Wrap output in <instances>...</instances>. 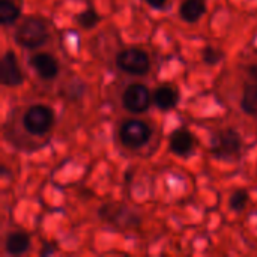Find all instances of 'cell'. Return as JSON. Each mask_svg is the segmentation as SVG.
<instances>
[{
    "label": "cell",
    "mask_w": 257,
    "mask_h": 257,
    "mask_svg": "<svg viewBox=\"0 0 257 257\" xmlns=\"http://www.w3.org/2000/svg\"><path fill=\"white\" fill-rule=\"evenodd\" d=\"M146 5H149L152 9H164L169 0H145Z\"/></svg>",
    "instance_id": "obj_20"
},
{
    "label": "cell",
    "mask_w": 257,
    "mask_h": 257,
    "mask_svg": "<svg viewBox=\"0 0 257 257\" xmlns=\"http://www.w3.org/2000/svg\"><path fill=\"white\" fill-rule=\"evenodd\" d=\"M56 251V248L51 244H44V248L41 250V256H47V254H53Z\"/></svg>",
    "instance_id": "obj_22"
},
{
    "label": "cell",
    "mask_w": 257,
    "mask_h": 257,
    "mask_svg": "<svg viewBox=\"0 0 257 257\" xmlns=\"http://www.w3.org/2000/svg\"><path fill=\"white\" fill-rule=\"evenodd\" d=\"M179 99H181L179 90L175 86L169 84V83L160 84L154 90V93H152V102L161 111H170V110H173L179 104Z\"/></svg>",
    "instance_id": "obj_11"
},
{
    "label": "cell",
    "mask_w": 257,
    "mask_h": 257,
    "mask_svg": "<svg viewBox=\"0 0 257 257\" xmlns=\"http://www.w3.org/2000/svg\"><path fill=\"white\" fill-rule=\"evenodd\" d=\"M194 146H196V137L193 136L191 131H188L184 126L176 128L169 136V151L176 157L185 158L191 155L194 151Z\"/></svg>",
    "instance_id": "obj_10"
},
{
    "label": "cell",
    "mask_w": 257,
    "mask_h": 257,
    "mask_svg": "<svg viewBox=\"0 0 257 257\" xmlns=\"http://www.w3.org/2000/svg\"><path fill=\"white\" fill-rule=\"evenodd\" d=\"M206 11H208L206 0H182V3L179 5L178 14L182 21L193 24L202 20Z\"/></svg>",
    "instance_id": "obj_13"
},
{
    "label": "cell",
    "mask_w": 257,
    "mask_h": 257,
    "mask_svg": "<svg viewBox=\"0 0 257 257\" xmlns=\"http://www.w3.org/2000/svg\"><path fill=\"white\" fill-rule=\"evenodd\" d=\"M50 39L48 24L39 15L24 17L14 30V41L26 50H38Z\"/></svg>",
    "instance_id": "obj_1"
},
{
    "label": "cell",
    "mask_w": 257,
    "mask_h": 257,
    "mask_svg": "<svg viewBox=\"0 0 257 257\" xmlns=\"http://www.w3.org/2000/svg\"><path fill=\"white\" fill-rule=\"evenodd\" d=\"M247 74H248V77L257 83V62L254 63H250L248 66H247Z\"/></svg>",
    "instance_id": "obj_21"
},
{
    "label": "cell",
    "mask_w": 257,
    "mask_h": 257,
    "mask_svg": "<svg viewBox=\"0 0 257 257\" xmlns=\"http://www.w3.org/2000/svg\"><path fill=\"white\" fill-rule=\"evenodd\" d=\"M23 128L36 137L45 136L54 125V111L51 107L44 104H33L30 105L23 114Z\"/></svg>",
    "instance_id": "obj_5"
},
{
    "label": "cell",
    "mask_w": 257,
    "mask_h": 257,
    "mask_svg": "<svg viewBox=\"0 0 257 257\" xmlns=\"http://www.w3.org/2000/svg\"><path fill=\"white\" fill-rule=\"evenodd\" d=\"M239 107L247 116L257 119V83L244 84Z\"/></svg>",
    "instance_id": "obj_14"
},
{
    "label": "cell",
    "mask_w": 257,
    "mask_h": 257,
    "mask_svg": "<svg viewBox=\"0 0 257 257\" xmlns=\"http://www.w3.org/2000/svg\"><path fill=\"white\" fill-rule=\"evenodd\" d=\"M86 92V84L80 80V78H72L71 81H68L63 89H62V95L68 99V101H78L83 98Z\"/></svg>",
    "instance_id": "obj_16"
},
{
    "label": "cell",
    "mask_w": 257,
    "mask_h": 257,
    "mask_svg": "<svg viewBox=\"0 0 257 257\" xmlns=\"http://www.w3.org/2000/svg\"><path fill=\"white\" fill-rule=\"evenodd\" d=\"M99 20H101V17L93 8H86L75 15V21L84 30H92L99 23Z\"/></svg>",
    "instance_id": "obj_17"
},
{
    "label": "cell",
    "mask_w": 257,
    "mask_h": 257,
    "mask_svg": "<svg viewBox=\"0 0 257 257\" xmlns=\"http://www.w3.org/2000/svg\"><path fill=\"white\" fill-rule=\"evenodd\" d=\"M114 62L122 72L134 77H145L151 71V57L143 48H137V47L123 48L116 54Z\"/></svg>",
    "instance_id": "obj_4"
},
{
    "label": "cell",
    "mask_w": 257,
    "mask_h": 257,
    "mask_svg": "<svg viewBox=\"0 0 257 257\" xmlns=\"http://www.w3.org/2000/svg\"><path fill=\"white\" fill-rule=\"evenodd\" d=\"M21 17V9L14 0H0V23L8 27L18 21Z\"/></svg>",
    "instance_id": "obj_15"
},
{
    "label": "cell",
    "mask_w": 257,
    "mask_h": 257,
    "mask_svg": "<svg viewBox=\"0 0 257 257\" xmlns=\"http://www.w3.org/2000/svg\"><path fill=\"white\" fill-rule=\"evenodd\" d=\"M98 217L117 229H134L142 224V215L123 205H102L98 211Z\"/></svg>",
    "instance_id": "obj_6"
},
{
    "label": "cell",
    "mask_w": 257,
    "mask_h": 257,
    "mask_svg": "<svg viewBox=\"0 0 257 257\" xmlns=\"http://www.w3.org/2000/svg\"><path fill=\"white\" fill-rule=\"evenodd\" d=\"M248 200H250L248 191L244 188H238L229 197V209L235 214H241V212H244Z\"/></svg>",
    "instance_id": "obj_18"
},
{
    "label": "cell",
    "mask_w": 257,
    "mask_h": 257,
    "mask_svg": "<svg viewBox=\"0 0 257 257\" xmlns=\"http://www.w3.org/2000/svg\"><path fill=\"white\" fill-rule=\"evenodd\" d=\"M117 137L123 148L137 151L149 143L152 137V128L142 119H126L120 123Z\"/></svg>",
    "instance_id": "obj_3"
},
{
    "label": "cell",
    "mask_w": 257,
    "mask_h": 257,
    "mask_svg": "<svg viewBox=\"0 0 257 257\" xmlns=\"http://www.w3.org/2000/svg\"><path fill=\"white\" fill-rule=\"evenodd\" d=\"M224 51L220 50V48H215L212 45H206L203 50H202V60L205 65L208 66H215L218 63H221L224 60Z\"/></svg>",
    "instance_id": "obj_19"
},
{
    "label": "cell",
    "mask_w": 257,
    "mask_h": 257,
    "mask_svg": "<svg viewBox=\"0 0 257 257\" xmlns=\"http://www.w3.org/2000/svg\"><path fill=\"white\" fill-rule=\"evenodd\" d=\"M152 102V93L143 83H131L122 92V105L125 110L134 114L148 111Z\"/></svg>",
    "instance_id": "obj_7"
},
{
    "label": "cell",
    "mask_w": 257,
    "mask_h": 257,
    "mask_svg": "<svg viewBox=\"0 0 257 257\" xmlns=\"http://www.w3.org/2000/svg\"><path fill=\"white\" fill-rule=\"evenodd\" d=\"M242 151V137L235 128L217 131L211 139V154L220 161H235Z\"/></svg>",
    "instance_id": "obj_2"
},
{
    "label": "cell",
    "mask_w": 257,
    "mask_h": 257,
    "mask_svg": "<svg viewBox=\"0 0 257 257\" xmlns=\"http://www.w3.org/2000/svg\"><path fill=\"white\" fill-rule=\"evenodd\" d=\"M0 83L6 87H18L24 83V74L12 50H6L0 59Z\"/></svg>",
    "instance_id": "obj_8"
},
{
    "label": "cell",
    "mask_w": 257,
    "mask_h": 257,
    "mask_svg": "<svg viewBox=\"0 0 257 257\" xmlns=\"http://www.w3.org/2000/svg\"><path fill=\"white\" fill-rule=\"evenodd\" d=\"M29 65L42 80H54L59 75V60L50 53H35L29 59Z\"/></svg>",
    "instance_id": "obj_9"
},
{
    "label": "cell",
    "mask_w": 257,
    "mask_h": 257,
    "mask_svg": "<svg viewBox=\"0 0 257 257\" xmlns=\"http://www.w3.org/2000/svg\"><path fill=\"white\" fill-rule=\"evenodd\" d=\"M32 241L29 233L23 230H12L5 238V251L9 256H23L29 253Z\"/></svg>",
    "instance_id": "obj_12"
}]
</instances>
